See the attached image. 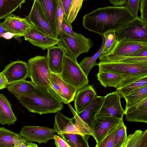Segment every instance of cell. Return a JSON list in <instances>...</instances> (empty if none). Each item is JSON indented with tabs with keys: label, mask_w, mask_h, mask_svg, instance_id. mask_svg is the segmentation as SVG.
Returning <instances> with one entry per match:
<instances>
[{
	"label": "cell",
	"mask_w": 147,
	"mask_h": 147,
	"mask_svg": "<svg viewBox=\"0 0 147 147\" xmlns=\"http://www.w3.org/2000/svg\"><path fill=\"white\" fill-rule=\"evenodd\" d=\"M147 50V42L129 40H118L110 54L115 56H127Z\"/></svg>",
	"instance_id": "cell-16"
},
{
	"label": "cell",
	"mask_w": 147,
	"mask_h": 147,
	"mask_svg": "<svg viewBox=\"0 0 147 147\" xmlns=\"http://www.w3.org/2000/svg\"><path fill=\"white\" fill-rule=\"evenodd\" d=\"M14 34L8 32L3 34L2 37L6 39H9L14 37Z\"/></svg>",
	"instance_id": "cell-48"
},
{
	"label": "cell",
	"mask_w": 147,
	"mask_h": 147,
	"mask_svg": "<svg viewBox=\"0 0 147 147\" xmlns=\"http://www.w3.org/2000/svg\"><path fill=\"white\" fill-rule=\"evenodd\" d=\"M51 78L57 83L60 87L66 104L73 101L78 91L76 88L63 80L59 74L51 72Z\"/></svg>",
	"instance_id": "cell-26"
},
{
	"label": "cell",
	"mask_w": 147,
	"mask_h": 147,
	"mask_svg": "<svg viewBox=\"0 0 147 147\" xmlns=\"http://www.w3.org/2000/svg\"><path fill=\"white\" fill-rule=\"evenodd\" d=\"M84 1H87V0H84Z\"/></svg>",
	"instance_id": "cell-50"
},
{
	"label": "cell",
	"mask_w": 147,
	"mask_h": 147,
	"mask_svg": "<svg viewBox=\"0 0 147 147\" xmlns=\"http://www.w3.org/2000/svg\"><path fill=\"white\" fill-rule=\"evenodd\" d=\"M125 114L128 121L147 123V107L136 109Z\"/></svg>",
	"instance_id": "cell-34"
},
{
	"label": "cell",
	"mask_w": 147,
	"mask_h": 147,
	"mask_svg": "<svg viewBox=\"0 0 147 147\" xmlns=\"http://www.w3.org/2000/svg\"><path fill=\"white\" fill-rule=\"evenodd\" d=\"M121 120L107 116L95 117L92 125L91 129L96 144L100 143L111 129L118 124Z\"/></svg>",
	"instance_id": "cell-11"
},
{
	"label": "cell",
	"mask_w": 147,
	"mask_h": 147,
	"mask_svg": "<svg viewBox=\"0 0 147 147\" xmlns=\"http://www.w3.org/2000/svg\"><path fill=\"white\" fill-rule=\"evenodd\" d=\"M28 18L30 22L38 30L47 35L54 37L47 18L36 0L34 1Z\"/></svg>",
	"instance_id": "cell-15"
},
{
	"label": "cell",
	"mask_w": 147,
	"mask_h": 147,
	"mask_svg": "<svg viewBox=\"0 0 147 147\" xmlns=\"http://www.w3.org/2000/svg\"><path fill=\"white\" fill-rule=\"evenodd\" d=\"M17 119L9 101L3 94H0V123L10 125L15 123Z\"/></svg>",
	"instance_id": "cell-23"
},
{
	"label": "cell",
	"mask_w": 147,
	"mask_h": 147,
	"mask_svg": "<svg viewBox=\"0 0 147 147\" xmlns=\"http://www.w3.org/2000/svg\"><path fill=\"white\" fill-rule=\"evenodd\" d=\"M73 115L69 118L59 111L55 116L54 129L58 135L63 134H77L94 137L90 127L81 118L70 103L67 104Z\"/></svg>",
	"instance_id": "cell-3"
},
{
	"label": "cell",
	"mask_w": 147,
	"mask_h": 147,
	"mask_svg": "<svg viewBox=\"0 0 147 147\" xmlns=\"http://www.w3.org/2000/svg\"><path fill=\"white\" fill-rule=\"evenodd\" d=\"M113 6L120 7L123 6L127 0H109Z\"/></svg>",
	"instance_id": "cell-47"
},
{
	"label": "cell",
	"mask_w": 147,
	"mask_h": 147,
	"mask_svg": "<svg viewBox=\"0 0 147 147\" xmlns=\"http://www.w3.org/2000/svg\"><path fill=\"white\" fill-rule=\"evenodd\" d=\"M46 55L48 63L52 73L60 74L62 71L63 59L66 55L65 49L61 46H53L47 49Z\"/></svg>",
	"instance_id": "cell-17"
},
{
	"label": "cell",
	"mask_w": 147,
	"mask_h": 147,
	"mask_svg": "<svg viewBox=\"0 0 147 147\" xmlns=\"http://www.w3.org/2000/svg\"><path fill=\"white\" fill-rule=\"evenodd\" d=\"M96 76L98 80L104 87H112L116 89L126 78L129 77L111 72L103 71H99Z\"/></svg>",
	"instance_id": "cell-25"
},
{
	"label": "cell",
	"mask_w": 147,
	"mask_h": 147,
	"mask_svg": "<svg viewBox=\"0 0 147 147\" xmlns=\"http://www.w3.org/2000/svg\"><path fill=\"white\" fill-rule=\"evenodd\" d=\"M97 94L92 86L88 84L78 90L74 98L75 110L78 113L84 109L92 102Z\"/></svg>",
	"instance_id": "cell-19"
},
{
	"label": "cell",
	"mask_w": 147,
	"mask_h": 147,
	"mask_svg": "<svg viewBox=\"0 0 147 147\" xmlns=\"http://www.w3.org/2000/svg\"><path fill=\"white\" fill-rule=\"evenodd\" d=\"M20 135L4 127H0V147H14Z\"/></svg>",
	"instance_id": "cell-32"
},
{
	"label": "cell",
	"mask_w": 147,
	"mask_h": 147,
	"mask_svg": "<svg viewBox=\"0 0 147 147\" xmlns=\"http://www.w3.org/2000/svg\"><path fill=\"white\" fill-rule=\"evenodd\" d=\"M136 18L124 6H107L96 9L83 17L84 27L100 35L110 30H116Z\"/></svg>",
	"instance_id": "cell-1"
},
{
	"label": "cell",
	"mask_w": 147,
	"mask_h": 147,
	"mask_svg": "<svg viewBox=\"0 0 147 147\" xmlns=\"http://www.w3.org/2000/svg\"><path fill=\"white\" fill-rule=\"evenodd\" d=\"M25 0H0V20L11 14Z\"/></svg>",
	"instance_id": "cell-31"
},
{
	"label": "cell",
	"mask_w": 147,
	"mask_h": 147,
	"mask_svg": "<svg viewBox=\"0 0 147 147\" xmlns=\"http://www.w3.org/2000/svg\"><path fill=\"white\" fill-rule=\"evenodd\" d=\"M123 147H147V129L136 130L129 134Z\"/></svg>",
	"instance_id": "cell-27"
},
{
	"label": "cell",
	"mask_w": 147,
	"mask_h": 147,
	"mask_svg": "<svg viewBox=\"0 0 147 147\" xmlns=\"http://www.w3.org/2000/svg\"><path fill=\"white\" fill-rule=\"evenodd\" d=\"M9 83L3 71L0 73V90L7 88Z\"/></svg>",
	"instance_id": "cell-46"
},
{
	"label": "cell",
	"mask_w": 147,
	"mask_h": 147,
	"mask_svg": "<svg viewBox=\"0 0 147 147\" xmlns=\"http://www.w3.org/2000/svg\"><path fill=\"white\" fill-rule=\"evenodd\" d=\"M102 39L101 46L98 50L92 56L84 58L79 63L80 67L87 76L91 69L97 65L96 60L102 54L105 39L102 35H101Z\"/></svg>",
	"instance_id": "cell-30"
},
{
	"label": "cell",
	"mask_w": 147,
	"mask_h": 147,
	"mask_svg": "<svg viewBox=\"0 0 147 147\" xmlns=\"http://www.w3.org/2000/svg\"><path fill=\"white\" fill-rule=\"evenodd\" d=\"M36 87L31 81L23 80L9 84L6 88L19 100L33 93Z\"/></svg>",
	"instance_id": "cell-21"
},
{
	"label": "cell",
	"mask_w": 147,
	"mask_h": 147,
	"mask_svg": "<svg viewBox=\"0 0 147 147\" xmlns=\"http://www.w3.org/2000/svg\"><path fill=\"white\" fill-rule=\"evenodd\" d=\"M127 137V127L121 120L115 138L114 147H123Z\"/></svg>",
	"instance_id": "cell-36"
},
{
	"label": "cell",
	"mask_w": 147,
	"mask_h": 147,
	"mask_svg": "<svg viewBox=\"0 0 147 147\" xmlns=\"http://www.w3.org/2000/svg\"><path fill=\"white\" fill-rule=\"evenodd\" d=\"M84 0H72L67 20L71 23L76 18L81 9Z\"/></svg>",
	"instance_id": "cell-37"
},
{
	"label": "cell",
	"mask_w": 147,
	"mask_h": 147,
	"mask_svg": "<svg viewBox=\"0 0 147 147\" xmlns=\"http://www.w3.org/2000/svg\"><path fill=\"white\" fill-rule=\"evenodd\" d=\"M54 128L38 126H25L20 130L19 134L25 140L30 142H36L39 144L47 143L53 139Z\"/></svg>",
	"instance_id": "cell-10"
},
{
	"label": "cell",
	"mask_w": 147,
	"mask_h": 147,
	"mask_svg": "<svg viewBox=\"0 0 147 147\" xmlns=\"http://www.w3.org/2000/svg\"><path fill=\"white\" fill-rule=\"evenodd\" d=\"M61 1L63 6L64 11V17L67 19L72 0H58Z\"/></svg>",
	"instance_id": "cell-45"
},
{
	"label": "cell",
	"mask_w": 147,
	"mask_h": 147,
	"mask_svg": "<svg viewBox=\"0 0 147 147\" xmlns=\"http://www.w3.org/2000/svg\"><path fill=\"white\" fill-rule=\"evenodd\" d=\"M99 71L111 72L127 76L147 75V63L100 61Z\"/></svg>",
	"instance_id": "cell-6"
},
{
	"label": "cell",
	"mask_w": 147,
	"mask_h": 147,
	"mask_svg": "<svg viewBox=\"0 0 147 147\" xmlns=\"http://www.w3.org/2000/svg\"><path fill=\"white\" fill-rule=\"evenodd\" d=\"M147 107V98L125 109L124 114L134 110Z\"/></svg>",
	"instance_id": "cell-42"
},
{
	"label": "cell",
	"mask_w": 147,
	"mask_h": 147,
	"mask_svg": "<svg viewBox=\"0 0 147 147\" xmlns=\"http://www.w3.org/2000/svg\"><path fill=\"white\" fill-rule=\"evenodd\" d=\"M38 147V146L35 143L27 141L20 135L18 138L15 143L14 147Z\"/></svg>",
	"instance_id": "cell-41"
},
{
	"label": "cell",
	"mask_w": 147,
	"mask_h": 147,
	"mask_svg": "<svg viewBox=\"0 0 147 147\" xmlns=\"http://www.w3.org/2000/svg\"><path fill=\"white\" fill-rule=\"evenodd\" d=\"M61 78L76 88L77 90L88 84L89 81L77 61L65 56L62 71L59 74Z\"/></svg>",
	"instance_id": "cell-7"
},
{
	"label": "cell",
	"mask_w": 147,
	"mask_h": 147,
	"mask_svg": "<svg viewBox=\"0 0 147 147\" xmlns=\"http://www.w3.org/2000/svg\"><path fill=\"white\" fill-rule=\"evenodd\" d=\"M53 139L55 144L57 147H71L65 141L59 136L55 134Z\"/></svg>",
	"instance_id": "cell-44"
},
{
	"label": "cell",
	"mask_w": 147,
	"mask_h": 147,
	"mask_svg": "<svg viewBox=\"0 0 147 147\" xmlns=\"http://www.w3.org/2000/svg\"><path fill=\"white\" fill-rule=\"evenodd\" d=\"M147 85V75H139L126 78L116 89L122 97L139 87Z\"/></svg>",
	"instance_id": "cell-20"
},
{
	"label": "cell",
	"mask_w": 147,
	"mask_h": 147,
	"mask_svg": "<svg viewBox=\"0 0 147 147\" xmlns=\"http://www.w3.org/2000/svg\"><path fill=\"white\" fill-rule=\"evenodd\" d=\"M2 71L9 84L26 80L29 77L28 64L22 61L11 62L5 66Z\"/></svg>",
	"instance_id": "cell-14"
},
{
	"label": "cell",
	"mask_w": 147,
	"mask_h": 147,
	"mask_svg": "<svg viewBox=\"0 0 147 147\" xmlns=\"http://www.w3.org/2000/svg\"><path fill=\"white\" fill-rule=\"evenodd\" d=\"M26 40L44 50L58 45L60 39L50 36L38 30L32 25L30 29L23 35Z\"/></svg>",
	"instance_id": "cell-12"
},
{
	"label": "cell",
	"mask_w": 147,
	"mask_h": 147,
	"mask_svg": "<svg viewBox=\"0 0 147 147\" xmlns=\"http://www.w3.org/2000/svg\"><path fill=\"white\" fill-rule=\"evenodd\" d=\"M140 1V0H127L123 6L128 9L136 18H137Z\"/></svg>",
	"instance_id": "cell-39"
},
{
	"label": "cell",
	"mask_w": 147,
	"mask_h": 147,
	"mask_svg": "<svg viewBox=\"0 0 147 147\" xmlns=\"http://www.w3.org/2000/svg\"><path fill=\"white\" fill-rule=\"evenodd\" d=\"M126 104V109L144 99L147 98V85L138 88L124 96Z\"/></svg>",
	"instance_id": "cell-28"
},
{
	"label": "cell",
	"mask_w": 147,
	"mask_h": 147,
	"mask_svg": "<svg viewBox=\"0 0 147 147\" xmlns=\"http://www.w3.org/2000/svg\"><path fill=\"white\" fill-rule=\"evenodd\" d=\"M104 96H96L91 103L84 109L78 113L81 118L90 127L95 116L99 110Z\"/></svg>",
	"instance_id": "cell-22"
},
{
	"label": "cell",
	"mask_w": 147,
	"mask_h": 147,
	"mask_svg": "<svg viewBox=\"0 0 147 147\" xmlns=\"http://www.w3.org/2000/svg\"><path fill=\"white\" fill-rule=\"evenodd\" d=\"M40 5L50 26L54 37L58 38L57 19L58 0H36Z\"/></svg>",
	"instance_id": "cell-18"
},
{
	"label": "cell",
	"mask_w": 147,
	"mask_h": 147,
	"mask_svg": "<svg viewBox=\"0 0 147 147\" xmlns=\"http://www.w3.org/2000/svg\"><path fill=\"white\" fill-rule=\"evenodd\" d=\"M8 32L2 26V23L0 22V38L3 34Z\"/></svg>",
	"instance_id": "cell-49"
},
{
	"label": "cell",
	"mask_w": 147,
	"mask_h": 147,
	"mask_svg": "<svg viewBox=\"0 0 147 147\" xmlns=\"http://www.w3.org/2000/svg\"><path fill=\"white\" fill-rule=\"evenodd\" d=\"M27 64L29 77L32 83L37 87L49 90L56 93L50 82L51 72L47 55L36 56L31 58Z\"/></svg>",
	"instance_id": "cell-4"
},
{
	"label": "cell",
	"mask_w": 147,
	"mask_h": 147,
	"mask_svg": "<svg viewBox=\"0 0 147 147\" xmlns=\"http://www.w3.org/2000/svg\"><path fill=\"white\" fill-rule=\"evenodd\" d=\"M62 32L72 36L75 37L76 36L77 32H74L72 30L71 23L69 22L64 16L62 23Z\"/></svg>",
	"instance_id": "cell-40"
},
{
	"label": "cell",
	"mask_w": 147,
	"mask_h": 147,
	"mask_svg": "<svg viewBox=\"0 0 147 147\" xmlns=\"http://www.w3.org/2000/svg\"><path fill=\"white\" fill-rule=\"evenodd\" d=\"M120 122L111 129L100 143L96 145L95 147H114L115 138Z\"/></svg>",
	"instance_id": "cell-35"
},
{
	"label": "cell",
	"mask_w": 147,
	"mask_h": 147,
	"mask_svg": "<svg viewBox=\"0 0 147 147\" xmlns=\"http://www.w3.org/2000/svg\"><path fill=\"white\" fill-rule=\"evenodd\" d=\"M139 5L141 16L140 18L147 22V0H140Z\"/></svg>",
	"instance_id": "cell-43"
},
{
	"label": "cell",
	"mask_w": 147,
	"mask_h": 147,
	"mask_svg": "<svg viewBox=\"0 0 147 147\" xmlns=\"http://www.w3.org/2000/svg\"><path fill=\"white\" fill-rule=\"evenodd\" d=\"M115 33L118 41L147 42V22L136 18L115 30Z\"/></svg>",
	"instance_id": "cell-8"
},
{
	"label": "cell",
	"mask_w": 147,
	"mask_h": 147,
	"mask_svg": "<svg viewBox=\"0 0 147 147\" xmlns=\"http://www.w3.org/2000/svg\"><path fill=\"white\" fill-rule=\"evenodd\" d=\"M19 100L28 111L40 115L57 113L63 107V102L55 93L37 87L33 93Z\"/></svg>",
	"instance_id": "cell-2"
},
{
	"label": "cell",
	"mask_w": 147,
	"mask_h": 147,
	"mask_svg": "<svg viewBox=\"0 0 147 147\" xmlns=\"http://www.w3.org/2000/svg\"><path fill=\"white\" fill-rule=\"evenodd\" d=\"M121 98L116 91L104 96L100 107L95 117L107 116L120 120L123 119L125 111L121 104Z\"/></svg>",
	"instance_id": "cell-9"
},
{
	"label": "cell",
	"mask_w": 147,
	"mask_h": 147,
	"mask_svg": "<svg viewBox=\"0 0 147 147\" xmlns=\"http://www.w3.org/2000/svg\"><path fill=\"white\" fill-rule=\"evenodd\" d=\"M59 36L60 41L57 45L62 46L66 51V55L75 61H77L80 54L88 52L93 46L90 39L80 33H77L76 36L74 37L62 32Z\"/></svg>",
	"instance_id": "cell-5"
},
{
	"label": "cell",
	"mask_w": 147,
	"mask_h": 147,
	"mask_svg": "<svg viewBox=\"0 0 147 147\" xmlns=\"http://www.w3.org/2000/svg\"><path fill=\"white\" fill-rule=\"evenodd\" d=\"M64 16V11L61 2L58 0V5L57 9V19L58 27V33L59 35L62 32V25L63 18Z\"/></svg>",
	"instance_id": "cell-38"
},
{
	"label": "cell",
	"mask_w": 147,
	"mask_h": 147,
	"mask_svg": "<svg viewBox=\"0 0 147 147\" xmlns=\"http://www.w3.org/2000/svg\"><path fill=\"white\" fill-rule=\"evenodd\" d=\"M71 147H89L88 139L90 136L77 134H63L58 135Z\"/></svg>",
	"instance_id": "cell-29"
},
{
	"label": "cell",
	"mask_w": 147,
	"mask_h": 147,
	"mask_svg": "<svg viewBox=\"0 0 147 147\" xmlns=\"http://www.w3.org/2000/svg\"><path fill=\"white\" fill-rule=\"evenodd\" d=\"M102 35L105 38V41L101 55H106L111 53L118 40L115 30L107 31Z\"/></svg>",
	"instance_id": "cell-33"
},
{
	"label": "cell",
	"mask_w": 147,
	"mask_h": 147,
	"mask_svg": "<svg viewBox=\"0 0 147 147\" xmlns=\"http://www.w3.org/2000/svg\"><path fill=\"white\" fill-rule=\"evenodd\" d=\"M2 23L3 27L9 32L14 34L16 38L23 36L29 30L32 24L26 19L10 14L5 18Z\"/></svg>",
	"instance_id": "cell-13"
},
{
	"label": "cell",
	"mask_w": 147,
	"mask_h": 147,
	"mask_svg": "<svg viewBox=\"0 0 147 147\" xmlns=\"http://www.w3.org/2000/svg\"><path fill=\"white\" fill-rule=\"evenodd\" d=\"M100 61L143 62L147 63V50L127 56H115L101 55L99 57Z\"/></svg>",
	"instance_id": "cell-24"
}]
</instances>
